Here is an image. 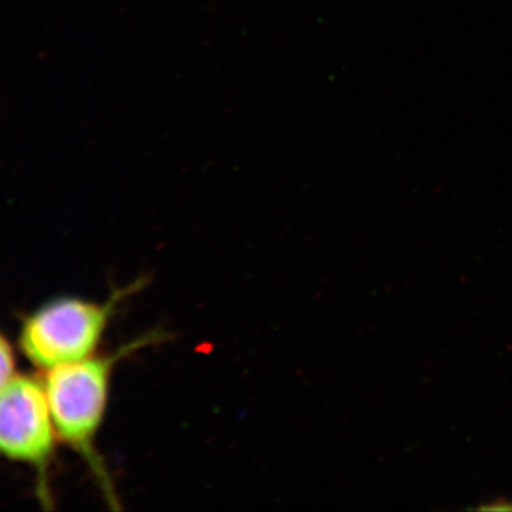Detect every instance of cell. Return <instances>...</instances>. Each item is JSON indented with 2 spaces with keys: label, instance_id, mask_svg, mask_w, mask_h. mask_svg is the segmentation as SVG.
I'll use <instances>...</instances> for the list:
<instances>
[{
  "label": "cell",
  "instance_id": "6da1fadb",
  "mask_svg": "<svg viewBox=\"0 0 512 512\" xmlns=\"http://www.w3.org/2000/svg\"><path fill=\"white\" fill-rule=\"evenodd\" d=\"M161 340L163 333L150 332L113 352L56 367L42 377L59 441L72 448L89 467L111 508H120L119 498L97 448V437L109 403L111 379L121 360Z\"/></svg>",
  "mask_w": 512,
  "mask_h": 512
},
{
  "label": "cell",
  "instance_id": "7a4b0ae2",
  "mask_svg": "<svg viewBox=\"0 0 512 512\" xmlns=\"http://www.w3.org/2000/svg\"><path fill=\"white\" fill-rule=\"evenodd\" d=\"M141 286L143 281H136L116 289L104 302L76 296L50 299L23 318L20 353L43 373L97 355L114 313Z\"/></svg>",
  "mask_w": 512,
  "mask_h": 512
},
{
  "label": "cell",
  "instance_id": "3957f363",
  "mask_svg": "<svg viewBox=\"0 0 512 512\" xmlns=\"http://www.w3.org/2000/svg\"><path fill=\"white\" fill-rule=\"evenodd\" d=\"M57 441L43 380L16 376L0 394V457L33 471L36 495L46 510L55 503L52 468Z\"/></svg>",
  "mask_w": 512,
  "mask_h": 512
},
{
  "label": "cell",
  "instance_id": "277c9868",
  "mask_svg": "<svg viewBox=\"0 0 512 512\" xmlns=\"http://www.w3.org/2000/svg\"><path fill=\"white\" fill-rule=\"evenodd\" d=\"M18 363L16 353L5 333L0 330V394L5 392L6 387L18 376Z\"/></svg>",
  "mask_w": 512,
  "mask_h": 512
},
{
  "label": "cell",
  "instance_id": "5b68a950",
  "mask_svg": "<svg viewBox=\"0 0 512 512\" xmlns=\"http://www.w3.org/2000/svg\"><path fill=\"white\" fill-rule=\"evenodd\" d=\"M481 511H512V503L507 500L494 501L493 504L481 505L478 507Z\"/></svg>",
  "mask_w": 512,
  "mask_h": 512
}]
</instances>
